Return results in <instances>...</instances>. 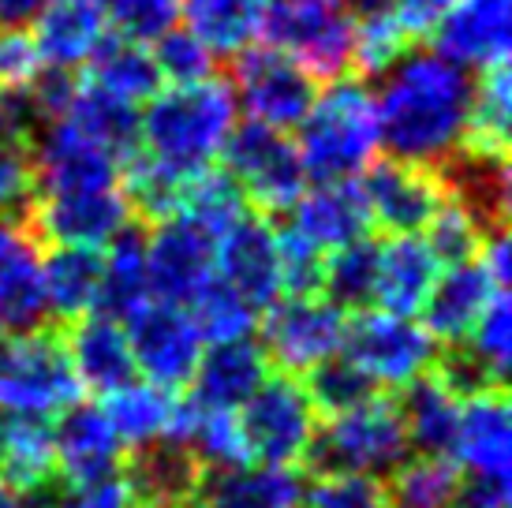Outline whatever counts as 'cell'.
Listing matches in <instances>:
<instances>
[{"label": "cell", "instance_id": "cell-1", "mask_svg": "<svg viewBox=\"0 0 512 508\" xmlns=\"http://www.w3.org/2000/svg\"><path fill=\"white\" fill-rule=\"evenodd\" d=\"M378 79L374 109L385 154L427 169L453 161L468 124L471 71L445 60L438 49H408Z\"/></svg>", "mask_w": 512, "mask_h": 508}, {"label": "cell", "instance_id": "cell-2", "mask_svg": "<svg viewBox=\"0 0 512 508\" xmlns=\"http://www.w3.org/2000/svg\"><path fill=\"white\" fill-rule=\"evenodd\" d=\"M236 113L232 86L221 75L187 86H161L146 109H139V150L191 180L221 161Z\"/></svg>", "mask_w": 512, "mask_h": 508}, {"label": "cell", "instance_id": "cell-3", "mask_svg": "<svg viewBox=\"0 0 512 508\" xmlns=\"http://www.w3.org/2000/svg\"><path fill=\"white\" fill-rule=\"evenodd\" d=\"M296 150L307 184L359 180L382 150L374 90L367 79L344 75L318 90L314 105L296 127Z\"/></svg>", "mask_w": 512, "mask_h": 508}, {"label": "cell", "instance_id": "cell-4", "mask_svg": "<svg viewBox=\"0 0 512 508\" xmlns=\"http://www.w3.org/2000/svg\"><path fill=\"white\" fill-rule=\"evenodd\" d=\"M412 456L404 419H400L397 400L389 393H378L341 411L326 415V423H318L314 441L307 449L303 464L318 471H356V475H378L385 479L400 460Z\"/></svg>", "mask_w": 512, "mask_h": 508}, {"label": "cell", "instance_id": "cell-5", "mask_svg": "<svg viewBox=\"0 0 512 508\" xmlns=\"http://www.w3.org/2000/svg\"><path fill=\"white\" fill-rule=\"evenodd\" d=\"M75 400H83V385L75 378L64 329L0 333V411L57 419Z\"/></svg>", "mask_w": 512, "mask_h": 508}, {"label": "cell", "instance_id": "cell-6", "mask_svg": "<svg viewBox=\"0 0 512 508\" xmlns=\"http://www.w3.org/2000/svg\"><path fill=\"white\" fill-rule=\"evenodd\" d=\"M258 38L311 71L318 83L352 75L356 19L341 0H266Z\"/></svg>", "mask_w": 512, "mask_h": 508}, {"label": "cell", "instance_id": "cell-7", "mask_svg": "<svg viewBox=\"0 0 512 508\" xmlns=\"http://www.w3.org/2000/svg\"><path fill=\"white\" fill-rule=\"evenodd\" d=\"M221 169L236 180L247 206L262 217L288 213L307 187L296 139L288 131L255 124V120L232 127L225 150H221Z\"/></svg>", "mask_w": 512, "mask_h": 508}, {"label": "cell", "instance_id": "cell-8", "mask_svg": "<svg viewBox=\"0 0 512 508\" xmlns=\"http://www.w3.org/2000/svg\"><path fill=\"white\" fill-rule=\"evenodd\" d=\"M240 426L255 464L299 467L318 430V411L292 374H266V381L240 404Z\"/></svg>", "mask_w": 512, "mask_h": 508}, {"label": "cell", "instance_id": "cell-9", "mask_svg": "<svg viewBox=\"0 0 512 508\" xmlns=\"http://www.w3.org/2000/svg\"><path fill=\"white\" fill-rule=\"evenodd\" d=\"M441 344L423 322L385 311H359L348 318L341 355L352 359L382 393H400L408 381L427 374L438 359Z\"/></svg>", "mask_w": 512, "mask_h": 508}, {"label": "cell", "instance_id": "cell-10", "mask_svg": "<svg viewBox=\"0 0 512 508\" xmlns=\"http://www.w3.org/2000/svg\"><path fill=\"white\" fill-rule=\"evenodd\" d=\"M262 352L281 374L303 378L311 367L341 352L348 314L326 296H281L258 314Z\"/></svg>", "mask_w": 512, "mask_h": 508}, {"label": "cell", "instance_id": "cell-11", "mask_svg": "<svg viewBox=\"0 0 512 508\" xmlns=\"http://www.w3.org/2000/svg\"><path fill=\"white\" fill-rule=\"evenodd\" d=\"M232 98L247 120L277 131H296L299 120L318 98V79L303 71L292 57L270 45H251L240 57H232Z\"/></svg>", "mask_w": 512, "mask_h": 508}, {"label": "cell", "instance_id": "cell-12", "mask_svg": "<svg viewBox=\"0 0 512 508\" xmlns=\"http://www.w3.org/2000/svg\"><path fill=\"white\" fill-rule=\"evenodd\" d=\"M120 325L128 333L135 374L143 381L161 385V389H169V393H184L191 385L195 367H199L202 348H206L191 311L150 299L146 307H139L128 322Z\"/></svg>", "mask_w": 512, "mask_h": 508}, {"label": "cell", "instance_id": "cell-13", "mask_svg": "<svg viewBox=\"0 0 512 508\" xmlns=\"http://www.w3.org/2000/svg\"><path fill=\"white\" fill-rule=\"evenodd\" d=\"M34 195H75V191H105L120 187V161L86 139L72 120H45L30 142Z\"/></svg>", "mask_w": 512, "mask_h": 508}, {"label": "cell", "instance_id": "cell-14", "mask_svg": "<svg viewBox=\"0 0 512 508\" xmlns=\"http://www.w3.org/2000/svg\"><path fill=\"white\" fill-rule=\"evenodd\" d=\"M214 277L232 288L258 314L285 296L281 288V254L273 217L247 210L214 240Z\"/></svg>", "mask_w": 512, "mask_h": 508}, {"label": "cell", "instance_id": "cell-15", "mask_svg": "<svg viewBox=\"0 0 512 508\" xmlns=\"http://www.w3.org/2000/svg\"><path fill=\"white\" fill-rule=\"evenodd\" d=\"M146 273L157 303L191 307L206 284L214 281V236L191 225L184 213L146 228Z\"/></svg>", "mask_w": 512, "mask_h": 508}, {"label": "cell", "instance_id": "cell-16", "mask_svg": "<svg viewBox=\"0 0 512 508\" xmlns=\"http://www.w3.org/2000/svg\"><path fill=\"white\" fill-rule=\"evenodd\" d=\"M363 198H367L370 225H378L385 236L393 232H423L430 217L441 210V202L449 198L441 169L412 165V161H374L359 176Z\"/></svg>", "mask_w": 512, "mask_h": 508}, {"label": "cell", "instance_id": "cell-17", "mask_svg": "<svg viewBox=\"0 0 512 508\" xmlns=\"http://www.w3.org/2000/svg\"><path fill=\"white\" fill-rule=\"evenodd\" d=\"M27 221L42 243L101 251L135 217L124 191L105 187V191H75V195H34L27 206Z\"/></svg>", "mask_w": 512, "mask_h": 508}, {"label": "cell", "instance_id": "cell-18", "mask_svg": "<svg viewBox=\"0 0 512 508\" xmlns=\"http://www.w3.org/2000/svg\"><path fill=\"white\" fill-rule=\"evenodd\" d=\"M449 460L468 475L512 479V408L505 385L460 396Z\"/></svg>", "mask_w": 512, "mask_h": 508}, {"label": "cell", "instance_id": "cell-19", "mask_svg": "<svg viewBox=\"0 0 512 508\" xmlns=\"http://www.w3.org/2000/svg\"><path fill=\"white\" fill-rule=\"evenodd\" d=\"M512 0H453L434 27V49L464 71L509 64Z\"/></svg>", "mask_w": 512, "mask_h": 508}, {"label": "cell", "instance_id": "cell-20", "mask_svg": "<svg viewBox=\"0 0 512 508\" xmlns=\"http://www.w3.org/2000/svg\"><path fill=\"white\" fill-rule=\"evenodd\" d=\"M53 452H57L60 482H86L101 475H116L128 464V449L116 438L109 415L101 404L75 400L53 423Z\"/></svg>", "mask_w": 512, "mask_h": 508}, {"label": "cell", "instance_id": "cell-21", "mask_svg": "<svg viewBox=\"0 0 512 508\" xmlns=\"http://www.w3.org/2000/svg\"><path fill=\"white\" fill-rule=\"evenodd\" d=\"M441 262L427 247L423 232H393L378 243L374 262V307L400 318H419Z\"/></svg>", "mask_w": 512, "mask_h": 508}, {"label": "cell", "instance_id": "cell-22", "mask_svg": "<svg viewBox=\"0 0 512 508\" xmlns=\"http://www.w3.org/2000/svg\"><path fill=\"white\" fill-rule=\"evenodd\" d=\"M288 228H296L303 240H311L318 251H337L363 240L370 232L367 198L359 180H337V184H307L303 195L288 210Z\"/></svg>", "mask_w": 512, "mask_h": 508}, {"label": "cell", "instance_id": "cell-23", "mask_svg": "<svg viewBox=\"0 0 512 508\" xmlns=\"http://www.w3.org/2000/svg\"><path fill=\"white\" fill-rule=\"evenodd\" d=\"M270 370V359H266V352H262V344L255 337L206 344L199 367L191 374L187 396L206 404V408L240 411V404L266 381Z\"/></svg>", "mask_w": 512, "mask_h": 508}, {"label": "cell", "instance_id": "cell-24", "mask_svg": "<svg viewBox=\"0 0 512 508\" xmlns=\"http://www.w3.org/2000/svg\"><path fill=\"white\" fill-rule=\"evenodd\" d=\"M45 68L75 71L109 34V0H49L30 23Z\"/></svg>", "mask_w": 512, "mask_h": 508}, {"label": "cell", "instance_id": "cell-25", "mask_svg": "<svg viewBox=\"0 0 512 508\" xmlns=\"http://www.w3.org/2000/svg\"><path fill=\"white\" fill-rule=\"evenodd\" d=\"M494 292H498V284L479 258L460 262V266H441L438 281H434L427 303L419 311L423 329L441 348H453L471 333V325L479 322V314Z\"/></svg>", "mask_w": 512, "mask_h": 508}, {"label": "cell", "instance_id": "cell-26", "mask_svg": "<svg viewBox=\"0 0 512 508\" xmlns=\"http://www.w3.org/2000/svg\"><path fill=\"white\" fill-rule=\"evenodd\" d=\"M64 344H68V355H72L75 378H79L86 393L109 396L113 389L128 385L131 378H139L124 325L105 318V314L90 311L83 318L68 322Z\"/></svg>", "mask_w": 512, "mask_h": 508}, {"label": "cell", "instance_id": "cell-27", "mask_svg": "<svg viewBox=\"0 0 512 508\" xmlns=\"http://www.w3.org/2000/svg\"><path fill=\"white\" fill-rule=\"evenodd\" d=\"M307 479L299 467L240 464L202 471L199 501L206 508H303Z\"/></svg>", "mask_w": 512, "mask_h": 508}, {"label": "cell", "instance_id": "cell-28", "mask_svg": "<svg viewBox=\"0 0 512 508\" xmlns=\"http://www.w3.org/2000/svg\"><path fill=\"white\" fill-rule=\"evenodd\" d=\"M124 475L131 482L135 505L143 508H184L199 494L202 464L195 452L172 438H161L146 449L128 452Z\"/></svg>", "mask_w": 512, "mask_h": 508}, {"label": "cell", "instance_id": "cell-29", "mask_svg": "<svg viewBox=\"0 0 512 508\" xmlns=\"http://www.w3.org/2000/svg\"><path fill=\"white\" fill-rule=\"evenodd\" d=\"M150 299L154 296L146 273V225L131 221L101 247V288L94 311L113 322H128Z\"/></svg>", "mask_w": 512, "mask_h": 508}, {"label": "cell", "instance_id": "cell-30", "mask_svg": "<svg viewBox=\"0 0 512 508\" xmlns=\"http://www.w3.org/2000/svg\"><path fill=\"white\" fill-rule=\"evenodd\" d=\"M0 479L15 494L57 482V452H53L49 419L0 411Z\"/></svg>", "mask_w": 512, "mask_h": 508}, {"label": "cell", "instance_id": "cell-31", "mask_svg": "<svg viewBox=\"0 0 512 508\" xmlns=\"http://www.w3.org/2000/svg\"><path fill=\"white\" fill-rule=\"evenodd\" d=\"M400 419H404V434L415 452L427 456H449L456 434V415H460V396L434 374H419L400 389Z\"/></svg>", "mask_w": 512, "mask_h": 508}, {"label": "cell", "instance_id": "cell-32", "mask_svg": "<svg viewBox=\"0 0 512 508\" xmlns=\"http://www.w3.org/2000/svg\"><path fill=\"white\" fill-rule=\"evenodd\" d=\"M83 83L98 86V90L120 101H131V105H146L165 86L150 45L128 42V38H116V34H105V42L86 57Z\"/></svg>", "mask_w": 512, "mask_h": 508}, {"label": "cell", "instance_id": "cell-33", "mask_svg": "<svg viewBox=\"0 0 512 508\" xmlns=\"http://www.w3.org/2000/svg\"><path fill=\"white\" fill-rule=\"evenodd\" d=\"M266 0H180L184 27L199 38L217 60L240 57L258 45Z\"/></svg>", "mask_w": 512, "mask_h": 508}, {"label": "cell", "instance_id": "cell-34", "mask_svg": "<svg viewBox=\"0 0 512 508\" xmlns=\"http://www.w3.org/2000/svg\"><path fill=\"white\" fill-rule=\"evenodd\" d=\"M42 284L49 318L75 322L98 307L101 288V251L90 247H53L42 254Z\"/></svg>", "mask_w": 512, "mask_h": 508}, {"label": "cell", "instance_id": "cell-35", "mask_svg": "<svg viewBox=\"0 0 512 508\" xmlns=\"http://www.w3.org/2000/svg\"><path fill=\"white\" fill-rule=\"evenodd\" d=\"M176 396L180 393H169V389H161L154 381L131 378L128 385H120V389L105 396L101 411L109 415V423H113L116 438L124 441V449L135 452L161 438H169Z\"/></svg>", "mask_w": 512, "mask_h": 508}, {"label": "cell", "instance_id": "cell-36", "mask_svg": "<svg viewBox=\"0 0 512 508\" xmlns=\"http://www.w3.org/2000/svg\"><path fill=\"white\" fill-rule=\"evenodd\" d=\"M509 127H512V79L509 64L479 71L471 86L468 124L460 154L475 157H509Z\"/></svg>", "mask_w": 512, "mask_h": 508}, {"label": "cell", "instance_id": "cell-37", "mask_svg": "<svg viewBox=\"0 0 512 508\" xmlns=\"http://www.w3.org/2000/svg\"><path fill=\"white\" fill-rule=\"evenodd\" d=\"M64 120H72L86 139H94L101 150H109L120 165L139 150V105L113 98V94H105L83 79L75 86V98Z\"/></svg>", "mask_w": 512, "mask_h": 508}, {"label": "cell", "instance_id": "cell-38", "mask_svg": "<svg viewBox=\"0 0 512 508\" xmlns=\"http://www.w3.org/2000/svg\"><path fill=\"white\" fill-rule=\"evenodd\" d=\"M120 191L128 198L131 217H135L139 225L150 228V225H157V221L172 217V213H180L187 180L180 172L165 169L154 157H146L143 150H135V154L120 165Z\"/></svg>", "mask_w": 512, "mask_h": 508}, {"label": "cell", "instance_id": "cell-39", "mask_svg": "<svg viewBox=\"0 0 512 508\" xmlns=\"http://www.w3.org/2000/svg\"><path fill=\"white\" fill-rule=\"evenodd\" d=\"M456 479L460 467L449 456L415 452L385 475V501L389 508H445L456 490Z\"/></svg>", "mask_w": 512, "mask_h": 508}, {"label": "cell", "instance_id": "cell-40", "mask_svg": "<svg viewBox=\"0 0 512 508\" xmlns=\"http://www.w3.org/2000/svg\"><path fill=\"white\" fill-rule=\"evenodd\" d=\"M374 262H378V240H370V236L329 251L326 273H322V296L337 303L344 314L374 307Z\"/></svg>", "mask_w": 512, "mask_h": 508}, {"label": "cell", "instance_id": "cell-41", "mask_svg": "<svg viewBox=\"0 0 512 508\" xmlns=\"http://www.w3.org/2000/svg\"><path fill=\"white\" fill-rule=\"evenodd\" d=\"M251 210L243 191L236 187V180L228 176L221 165H210L202 169L199 176L187 180L184 202H180V213H184L191 225H199L206 236H221L228 225H236L243 213Z\"/></svg>", "mask_w": 512, "mask_h": 508}, {"label": "cell", "instance_id": "cell-42", "mask_svg": "<svg viewBox=\"0 0 512 508\" xmlns=\"http://www.w3.org/2000/svg\"><path fill=\"white\" fill-rule=\"evenodd\" d=\"M299 385H303V393L311 396L318 419L341 415V411L356 408V404H363V400L382 393V389H378L352 359H344L341 352L329 355L326 363H318V367L307 370Z\"/></svg>", "mask_w": 512, "mask_h": 508}, {"label": "cell", "instance_id": "cell-43", "mask_svg": "<svg viewBox=\"0 0 512 508\" xmlns=\"http://www.w3.org/2000/svg\"><path fill=\"white\" fill-rule=\"evenodd\" d=\"M460 348L490 374V378L505 385L509 381V359H512V299L509 288H498L490 303L483 307L479 322L471 325V333L460 340Z\"/></svg>", "mask_w": 512, "mask_h": 508}, {"label": "cell", "instance_id": "cell-44", "mask_svg": "<svg viewBox=\"0 0 512 508\" xmlns=\"http://www.w3.org/2000/svg\"><path fill=\"white\" fill-rule=\"evenodd\" d=\"M191 318L199 325V333L206 344H221V340H240V337H255L258 329V311L251 303H243L232 288L210 281L199 296L191 299Z\"/></svg>", "mask_w": 512, "mask_h": 508}, {"label": "cell", "instance_id": "cell-45", "mask_svg": "<svg viewBox=\"0 0 512 508\" xmlns=\"http://www.w3.org/2000/svg\"><path fill=\"white\" fill-rule=\"evenodd\" d=\"M423 232H427L423 240H427V247L434 251V258H438L441 266H460V262L479 258V247H483L490 228L460 198L449 195L441 202V210L430 217V225Z\"/></svg>", "mask_w": 512, "mask_h": 508}, {"label": "cell", "instance_id": "cell-46", "mask_svg": "<svg viewBox=\"0 0 512 508\" xmlns=\"http://www.w3.org/2000/svg\"><path fill=\"white\" fill-rule=\"evenodd\" d=\"M412 38L404 34V27L397 23L393 12L370 15V19H359L356 23V49H352V75L359 79H374V75H385L393 68L408 49H412Z\"/></svg>", "mask_w": 512, "mask_h": 508}, {"label": "cell", "instance_id": "cell-47", "mask_svg": "<svg viewBox=\"0 0 512 508\" xmlns=\"http://www.w3.org/2000/svg\"><path fill=\"white\" fill-rule=\"evenodd\" d=\"M303 508H389L385 479L356 471H318L303 490Z\"/></svg>", "mask_w": 512, "mask_h": 508}, {"label": "cell", "instance_id": "cell-48", "mask_svg": "<svg viewBox=\"0 0 512 508\" xmlns=\"http://www.w3.org/2000/svg\"><path fill=\"white\" fill-rule=\"evenodd\" d=\"M150 53H154V64L161 71V83L169 86L202 83V79L217 75V57L187 27H172L165 38H157L150 45Z\"/></svg>", "mask_w": 512, "mask_h": 508}, {"label": "cell", "instance_id": "cell-49", "mask_svg": "<svg viewBox=\"0 0 512 508\" xmlns=\"http://www.w3.org/2000/svg\"><path fill=\"white\" fill-rule=\"evenodd\" d=\"M180 23V0H109V30L116 38L154 45Z\"/></svg>", "mask_w": 512, "mask_h": 508}, {"label": "cell", "instance_id": "cell-50", "mask_svg": "<svg viewBox=\"0 0 512 508\" xmlns=\"http://www.w3.org/2000/svg\"><path fill=\"white\" fill-rule=\"evenodd\" d=\"M277 254H281V288L285 296H322L326 251L303 240L296 228H277Z\"/></svg>", "mask_w": 512, "mask_h": 508}, {"label": "cell", "instance_id": "cell-51", "mask_svg": "<svg viewBox=\"0 0 512 508\" xmlns=\"http://www.w3.org/2000/svg\"><path fill=\"white\" fill-rule=\"evenodd\" d=\"M53 508H135V494L124 471L86 482H57Z\"/></svg>", "mask_w": 512, "mask_h": 508}, {"label": "cell", "instance_id": "cell-52", "mask_svg": "<svg viewBox=\"0 0 512 508\" xmlns=\"http://www.w3.org/2000/svg\"><path fill=\"white\" fill-rule=\"evenodd\" d=\"M45 68L30 27L0 30V90H27Z\"/></svg>", "mask_w": 512, "mask_h": 508}, {"label": "cell", "instance_id": "cell-53", "mask_svg": "<svg viewBox=\"0 0 512 508\" xmlns=\"http://www.w3.org/2000/svg\"><path fill=\"white\" fill-rule=\"evenodd\" d=\"M34 198L30 150L15 142H0V213H23Z\"/></svg>", "mask_w": 512, "mask_h": 508}, {"label": "cell", "instance_id": "cell-54", "mask_svg": "<svg viewBox=\"0 0 512 508\" xmlns=\"http://www.w3.org/2000/svg\"><path fill=\"white\" fill-rule=\"evenodd\" d=\"M509 482L512 479H490V475L460 471L456 490L445 508H509Z\"/></svg>", "mask_w": 512, "mask_h": 508}, {"label": "cell", "instance_id": "cell-55", "mask_svg": "<svg viewBox=\"0 0 512 508\" xmlns=\"http://www.w3.org/2000/svg\"><path fill=\"white\" fill-rule=\"evenodd\" d=\"M449 8H453V0H393V15L412 42L430 38Z\"/></svg>", "mask_w": 512, "mask_h": 508}, {"label": "cell", "instance_id": "cell-56", "mask_svg": "<svg viewBox=\"0 0 512 508\" xmlns=\"http://www.w3.org/2000/svg\"><path fill=\"white\" fill-rule=\"evenodd\" d=\"M49 0H0V30L30 27Z\"/></svg>", "mask_w": 512, "mask_h": 508}, {"label": "cell", "instance_id": "cell-57", "mask_svg": "<svg viewBox=\"0 0 512 508\" xmlns=\"http://www.w3.org/2000/svg\"><path fill=\"white\" fill-rule=\"evenodd\" d=\"M348 15L352 19H370V15H382V12H393V0H341Z\"/></svg>", "mask_w": 512, "mask_h": 508}, {"label": "cell", "instance_id": "cell-58", "mask_svg": "<svg viewBox=\"0 0 512 508\" xmlns=\"http://www.w3.org/2000/svg\"><path fill=\"white\" fill-rule=\"evenodd\" d=\"M0 508H19V494L4 479H0Z\"/></svg>", "mask_w": 512, "mask_h": 508}, {"label": "cell", "instance_id": "cell-59", "mask_svg": "<svg viewBox=\"0 0 512 508\" xmlns=\"http://www.w3.org/2000/svg\"><path fill=\"white\" fill-rule=\"evenodd\" d=\"M135 508H143V505H135Z\"/></svg>", "mask_w": 512, "mask_h": 508}]
</instances>
